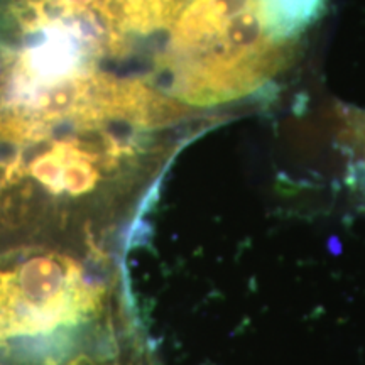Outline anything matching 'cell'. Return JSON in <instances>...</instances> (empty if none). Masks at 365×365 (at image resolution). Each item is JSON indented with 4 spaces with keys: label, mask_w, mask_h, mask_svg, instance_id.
Returning a JSON list of instances; mask_svg holds the SVG:
<instances>
[{
    "label": "cell",
    "mask_w": 365,
    "mask_h": 365,
    "mask_svg": "<svg viewBox=\"0 0 365 365\" xmlns=\"http://www.w3.org/2000/svg\"><path fill=\"white\" fill-rule=\"evenodd\" d=\"M153 0H0V185L43 163L173 158L217 115L171 93Z\"/></svg>",
    "instance_id": "obj_1"
},
{
    "label": "cell",
    "mask_w": 365,
    "mask_h": 365,
    "mask_svg": "<svg viewBox=\"0 0 365 365\" xmlns=\"http://www.w3.org/2000/svg\"><path fill=\"white\" fill-rule=\"evenodd\" d=\"M349 144L350 148L365 145V112L354 110L349 117Z\"/></svg>",
    "instance_id": "obj_3"
},
{
    "label": "cell",
    "mask_w": 365,
    "mask_h": 365,
    "mask_svg": "<svg viewBox=\"0 0 365 365\" xmlns=\"http://www.w3.org/2000/svg\"><path fill=\"white\" fill-rule=\"evenodd\" d=\"M325 9L327 0H190L168 46L173 97L207 112L261 95Z\"/></svg>",
    "instance_id": "obj_2"
}]
</instances>
